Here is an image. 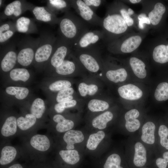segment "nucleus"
Here are the masks:
<instances>
[{
	"mask_svg": "<svg viewBox=\"0 0 168 168\" xmlns=\"http://www.w3.org/2000/svg\"><path fill=\"white\" fill-rule=\"evenodd\" d=\"M71 7L90 26H101L102 18L98 16L83 0H69Z\"/></svg>",
	"mask_w": 168,
	"mask_h": 168,
	"instance_id": "nucleus-14",
	"label": "nucleus"
},
{
	"mask_svg": "<svg viewBox=\"0 0 168 168\" xmlns=\"http://www.w3.org/2000/svg\"><path fill=\"white\" fill-rule=\"evenodd\" d=\"M155 99L158 101L168 100V83L162 82L157 86L154 93Z\"/></svg>",
	"mask_w": 168,
	"mask_h": 168,
	"instance_id": "nucleus-46",
	"label": "nucleus"
},
{
	"mask_svg": "<svg viewBox=\"0 0 168 168\" xmlns=\"http://www.w3.org/2000/svg\"><path fill=\"white\" fill-rule=\"evenodd\" d=\"M17 120L13 116L8 117L4 123L1 130L2 135L9 137L15 134L17 130Z\"/></svg>",
	"mask_w": 168,
	"mask_h": 168,
	"instance_id": "nucleus-36",
	"label": "nucleus"
},
{
	"mask_svg": "<svg viewBox=\"0 0 168 168\" xmlns=\"http://www.w3.org/2000/svg\"><path fill=\"white\" fill-rule=\"evenodd\" d=\"M79 98L76 90L72 87L62 90L58 92L56 96L57 103Z\"/></svg>",
	"mask_w": 168,
	"mask_h": 168,
	"instance_id": "nucleus-38",
	"label": "nucleus"
},
{
	"mask_svg": "<svg viewBox=\"0 0 168 168\" xmlns=\"http://www.w3.org/2000/svg\"><path fill=\"white\" fill-rule=\"evenodd\" d=\"M102 168H129L125 155L113 153L110 155L103 163Z\"/></svg>",
	"mask_w": 168,
	"mask_h": 168,
	"instance_id": "nucleus-23",
	"label": "nucleus"
},
{
	"mask_svg": "<svg viewBox=\"0 0 168 168\" xmlns=\"http://www.w3.org/2000/svg\"><path fill=\"white\" fill-rule=\"evenodd\" d=\"M47 7L55 14L65 13L71 7L69 0H49L47 1Z\"/></svg>",
	"mask_w": 168,
	"mask_h": 168,
	"instance_id": "nucleus-33",
	"label": "nucleus"
},
{
	"mask_svg": "<svg viewBox=\"0 0 168 168\" xmlns=\"http://www.w3.org/2000/svg\"><path fill=\"white\" fill-rule=\"evenodd\" d=\"M40 37L34 39L26 37L22 39L18 44V51L17 62L22 66L30 65L34 60L36 50L40 42Z\"/></svg>",
	"mask_w": 168,
	"mask_h": 168,
	"instance_id": "nucleus-8",
	"label": "nucleus"
},
{
	"mask_svg": "<svg viewBox=\"0 0 168 168\" xmlns=\"http://www.w3.org/2000/svg\"><path fill=\"white\" fill-rule=\"evenodd\" d=\"M7 168H24V167L21 164L16 163L11 165Z\"/></svg>",
	"mask_w": 168,
	"mask_h": 168,
	"instance_id": "nucleus-48",
	"label": "nucleus"
},
{
	"mask_svg": "<svg viewBox=\"0 0 168 168\" xmlns=\"http://www.w3.org/2000/svg\"><path fill=\"white\" fill-rule=\"evenodd\" d=\"M123 119L124 132L129 136L137 133L145 120L142 112L137 108L126 111L123 115Z\"/></svg>",
	"mask_w": 168,
	"mask_h": 168,
	"instance_id": "nucleus-13",
	"label": "nucleus"
},
{
	"mask_svg": "<svg viewBox=\"0 0 168 168\" xmlns=\"http://www.w3.org/2000/svg\"><path fill=\"white\" fill-rule=\"evenodd\" d=\"M54 122L57 123L56 126L57 131L60 133L67 132L73 128L74 123L72 120L66 119L60 114H56L53 117Z\"/></svg>",
	"mask_w": 168,
	"mask_h": 168,
	"instance_id": "nucleus-31",
	"label": "nucleus"
},
{
	"mask_svg": "<svg viewBox=\"0 0 168 168\" xmlns=\"http://www.w3.org/2000/svg\"><path fill=\"white\" fill-rule=\"evenodd\" d=\"M114 111L109 109L94 117L91 120V124L95 128L104 129L109 123L114 120Z\"/></svg>",
	"mask_w": 168,
	"mask_h": 168,
	"instance_id": "nucleus-22",
	"label": "nucleus"
},
{
	"mask_svg": "<svg viewBox=\"0 0 168 168\" xmlns=\"http://www.w3.org/2000/svg\"><path fill=\"white\" fill-rule=\"evenodd\" d=\"M34 6L26 1L16 0L7 4L1 15V18H16L20 16L24 12L31 11Z\"/></svg>",
	"mask_w": 168,
	"mask_h": 168,
	"instance_id": "nucleus-16",
	"label": "nucleus"
},
{
	"mask_svg": "<svg viewBox=\"0 0 168 168\" xmlns=\"http://www.w3.org/2000/svg\"><path fill=\"white\" fill-rule=\"evenodd\" d=\"M77 79L76 91L79 97L85 100L106 94V84L100 79L88 75Z\"/></svg>",
	"mask_w": 168,
	"mask_h": 168,
	"instance_id": "nucleus-5",
	"label": "nucleus"
},
{
	"mask_svg": "<svg viewBox=\"0 0 168 168\" xmlns=\"http://www.w3.org/2000/svg\"><path fill=\"white\" fill-rule=\"evenodd\" d=\"M39 37L40 42L34 58L35 62L38 64L44 63L49 60L57 40V37L49 32L42 33Z\"/></svg>",
	"mask_w": 168,
	"mask_h": 168,
	"instance_id": "nucleus-9",
	"label": "nucleus"
},
{
	"mask_svg": "<svg viewBox=\"0 0 168 168\" xmlns=\"http://www.w3.org/2000/svg\"><path fill=\"white\" fill-rule=\"evenodd\" d=\"M105 136V133L102 131H99L96 133L91 134L87 141V148L91 150H95Z\"/></svg>",
	"mask_w": 168,
	"mask_h": 168,
	"instance_id": "nucleus-41",
	"label": "nucleus"
},
{
	"mask_svg": "<svg viewBox=\"0 0 168 168\" xmlns=\"http://www.w3.org/2000/svg\"><path fill=\"white\" fill-rule=\"evenodd\" d=\"M129 2L132 4H136L139 3L142 1L141 0H129Z\"/></svg>",
	"mask_w": 168,
	"mask_h": 168,
	"instance_id": "nucleus-49",
	"label": "nucleus"
},
{
	"mask_svg": "<svg viewBox=\"0 0 168 168\" xmlns=\"http://www.w3.org/2000/svg\"><path fill=\"white\" fill-rule=\"evenodd\" d=\"M15 24L16 31L21 33L29 34L34 33L37 30L34 21L27 17H19L17 19Z\"/></svg>",
	"mask_w": 168,
	"mask_h": 168,
	"instance_id": "nucleus-26",
	"label": "nucleus"
},
{
	"mask_svg": "<svg viewBox=\"0 0 168 168\" xmlns=\"http://www.w3.org/2000/svg\"><path fill=\"white\" fill-rule=\"evenodd\" d=\"M45 108L44 100L40 98H37L34 100L32 104L30 112L36 118L40 119L44 113Z\"/></svg>",
	"mask_w": 168,
	"mask_h": 168,
	"instance_id": "nucleus-44",
	"label": "nucleus"
},
{
	"mask_svg": "<svg viewBox=\"0 0 168 168\" xmlns=\"http://www.w3.org/2000/svg\"><path fill=\"white\" fill-rule=\"evenodd\" d=\"M112 4L119 13L123 17L128 26H132L134 24V20L128 12V8L122 2L119 1H114Z\"/></svg>",
	"mask_w": 168,
	"mask_h": 168,
	"instance_id": "nucleus-40",
	"label": "nucleus"
},
{
	"mask_svg": "<svg viewBox=\"0 0 168 168\" xmlns=\"http://www.w3.org/2000/svg\"><path fill=\"white\" fill-rule=\"evenodd\" d=\"M101 27L104 33V42L107 44L124 35L129 27L112 3L107 6Z\"/></svg>",
	"mask_w": 168,
	"mask_h": 168,
	"instance_id": "nucleus-3",
	"label": "nucleus"
},
{
	"mask_svg": "<svg viewBox=\"0 0 168 168\" xmlns=\"http://www.w3.org/2000/svg\"><path fill=\"white\" fill-rule=\"evenodd\" d=\"M73 45L57 37L53 52L49 59L50 65L54 69L60 66L73 50Z\"/></svg>",
	"mask_w": 168,
	"mask_h": 168,
	"instance_id": "nucleus-15",
	"label": "nucleus"
},
{
	"mask_svg": "<svg viewBox=\"0 0 168 168\" xmlns=\"http://www.w3.org/2000/svg\"><path fill=\"white\" fill-rule=\"evenodd\" d=\"M154 61L159 63L168 62V44H160L154 47L152 52Z\"/></svg>",
	"mask_w": 168,
	"mask_h": 168,
	"instance_id": "nucleus-28",
	"label": "nucleus"
},
{
	"mask_svg": "<svg viewBox=\"0 0 168 168\" xmlns=\"http://www.w3.org/2000/svg\"><path fill=\"white\" fill-rule=\"evenodd\" d=\"M59 154L63 162L69 166L76 165L80 161V155L75 150H62L59 152Z\"/></svg>",
	"mask_w": 168,
	"mask_h": 168,
	"instance_id": "nucleus-29",
	"label": "nucleus"
},
{
	"mask_svg": "<svg viewBox=\"0 0 168 168\" xmlns=\"http://www.w3.org/2000/svg\"><path fill=\"white\" fill-rule=\"evenodd\" d=\"M104 81L106 85H121L127 79L128 72L125 68L112 62L111 57L103 58Z\"/></svg>",
	"mask_w": 168,
	"mask_h": 168,
	"instance_id": "nucleus-6",
	"label": "nucleus"
},
{
	"mask_svg": "<svg viewBox=\"0 0 168 168\" xmlns=\"http://www.w3.org/2000/svg\"><path fill=\"white\" fill-rule=\"evenodd\" d=\"M166 11V7L162 3L158 2L155 4L153 8L148 12L147 17L150 24L154 26L159 24Z\"/></svg>",
	"mask_w": 168,
	"mask_h": 168,
	"instance_id": "nucleus-24",
	"label": "nucleus"
},
{
	"mask_svg": "<svg viewBox=\"0 0 168 168\" xmlns=\"http://www.w3.org/2000/svg\"><path fill=\"white\" fill-rule=\"evenodd\" d=\"M86 101L78 98L70 100L57 103L54 106L55 111L58 113L63 112L67 109L81 107L85 105Z\"/></svg>",
	"mask_w": 168,
	"mask_h": 168,
	"instance_id": "nucleus-32",
	"label": "nucleus"
},
{
	"mask_svg": "<svg viewBox=\"0 0 168 168\" xmlns=\"http://www.w3.org/2000/svg\"><path fill=\"white\" fill-rule=\"evenodd\" d=\"M149 168H168V151L163 152L155 156Z\"/></svg>",
	"mask_w": 168,
	"mask_h": 168,
	"instance_id": "nucleus-39",
	"label": "nucleus"
},
{
	"mask_svg": "<svg viewBox=\"0 0 168 168\" xmlns=\"http://www.w3.org/2000/svg\"><path fill=\"white\" fill-rule=\"evenodd\" d=\"M17 31L15 24L8 22L2 24L0 26V43L2 44L9 40Z\"/></svg>",
	"mask_w": 168,
	"mask_h": 168,
	"instance_id": "nucleus-34",
	"label": "nucleus"
},
{
	"mask_svg": "<svg viewBox=\"0 0 168 168\" xmlns=\"http://www.w3.org/2000/svg\"><path fill=\"white\" fill-rule=\"evenodd\" d=\"M77 80L73 78L58 79L50 84L49 89L52 91L58 92L63 89L72 87L73 85L76 83Z\"/></svg>",
	"mask_w": 168,
	"mask_h": 168,
	"instance_id": "nucleus-37",
	"label": "nucleus"
},
{
	"mask_svg": "<svg viewBox=\"0 0 168 168\" xmlns=\"http://www.w3.org/2000/svg\"><path fill=\"white\" fill-rule=\"evenodd\" d=\"M117 92L121 99L130 101L139 100L143 95V91L139 87L131 83L119 86Z\"/></svg>",
	"mask_w": 168,
	"mask_h": 168,
	"instance_id": "nucleus-19",
	"label": "nucleus"
},
{
	"mask_svg": "<svg viewBox=\"0 0 168 168\" xmlns=\"http://www.w3.org/2000/svg\"><path fill=\"white\" fill-rule=\"evenodd\" d=\"M16 151L13 147L6 146L3 148L1 152L0 158V164L1 166L8 165L15 159Z\"/></svg>",
	"mask_w": 168,
	"mask_h": 168,
	"instance_id": "nucleus-35",
	"label": "nucleus"
},
{
	"mask_svg": "<svg viewBox=\"0 0 168 168\" xmlns=\"http://www.w3.org/2000/svg\"><path fill=\"white\" fill-rule=\"evenodd\" d=\"M156 146L160 153L168 151V124L158 122Z\"/></svg>",
	"mask_w": 168,
	"mask_h": 168,
	"instance_id": "nucleus-21",
	"label": "nucleus"
},
{
	"mask_svg": "<svg viewBox=\"0 0 168 168\" xmlns=\"http://www.w3.org/2000/svg\"><path fill=\"white\" fill-rule=\"evenodd\" d=\"M58 24V37L72 45L83 34L90 30V26L69 10L59 18Z\"/></svg>",
	"mask_w": 168,
	"mask_h": 168,
	"instance_id": "nucleus-2",
	"label": "nucleus"
},
{
	"mask_svg": "<svg viewBox=\"0 0 168 168\" xmlns=\"http://www.w3.org/2000/svg\"><path fill=\"white\" fill-rule=\"evenodd\" d=\"M36 118L31 114H27L25 117L21 116L18 118L17 125L22 130H27L35 124L36 122Z\"/></svg>",
	"mask_w": 168,
	"mask_h": 168,
	"instance_id": "nucleus-42",
	"label": "nucleus"
},
{
	"mask_svg": "<svg viewBox=\"0 0 168 168\" xmlns=\"http://www.w3.org/2000/svg\"><path fill=\"white\" fill-rule=\"evenodd\" d=\"M2 0H0V6L1 7L2 4Z\"/></svg>",
	"mask_w": 168,
	"mask_h": 168,
	"instance_id": "nucleus-50",
	"label": "nucleus"
},
{
	"mask_svg": "<svg viewBox=\"0 0 168 168\" xmlns=\"http://www.w3.org/2000/svg\"><path fill=\"white\" fill-rule=\"evenodd\" d=\"M142 40V37L138 35L119 38L108 44L107 49L109 52L113 54L130 53L138 48Z\"/></svg>",
	"mask_w": 168,
	"mask_h": 168,
	"instance_id": "nucleus-11",
	"label": "nucleus"
},
{
	"mask_svg": "<svg viewBox=\"0 0 168 168\" xmlns=\"http://www.w3.org/2000/svg\"><path fill=\"white\" fill-rule=\"evenodd\" d=\"M31 11L38 21L51 25L58 24L59 18L47 6H34Z\"/></svg>",
	"mask_w": 168,
	"mask_h": 168,
	"instance_id": "nucleus-20",
	"label": "nucleus"
},
{
	"mask_svg": "<svg viewBox=\"0 0 168 168\" xmlns=\"http://www.w3.org/2000/svg\"><path fill=\"white\" fill-rule=\"evenodd\" d=\"M158 122L145 119L137 134L140 140L149 149L154 157L159 154L156 146Z\"/></svg>",
	"mask_w": 168,
	"mask_h": 168,
	"instance_id": "nucleus-7",
	"label": "nucleus"
},
{
	"mask_svg": "<svg viewBox=\"0 0 168 168\" xmlns=\"http://www.w3.org/2000/svg\"><path fill=\"white\" fill-rule=\"evenodd\" d=\"M104 35L102 30H90L83 34L73 44V51L85 50L98 47L101 41L104 42Z\"/></svg>",
	"mask_w": 168,
	"mask_h": 168,
	"instance_id": "nucleus-12",
	"label": "nucleus"
},
{
	"mask_svg": "<svg viewBox=\"0 0 168 168\" xmlns=\"http://www.w3.org/2000/svg\"><path fill=\"white\" fill-rule=\"evenodd\" d=\"M85 3L96 12L97 9L105 1L102 0H83Z\"/></svg>",
	"mask_w": 168,
	"mask_h": 168,
	"instance_id": "nucleus-47",
	"label": "nucleus"
},
{
	"mask_svg": "<svg viewBox=\"0 0 168 168\" xmlns=\"http://www.w3.org/2000/svg\"><path fill=\"white\" fill-rule=\"evenodd\" d=\"M2 49L4 52L1 62V67L2 71L8 72L12 70L17 62V54L16 46L14 43L8 44Z\"/></svg>",
	"mask_w": 168,
	"mask_h": 168,
	"instance_id": "nucleus-17",
	"label": "nucleus"
},
{
	"mask_svg": "<svg viewBox=\"0 0 168 168\" xmlns=\"http://www.w3.org/2000/svg\"><path fill=\"white\" fill-rule=\"evenodd\" d=\"M129 63L133 73L137 77L143 79L146 77V65L143 61L137 57H132L129 59Z\"/></svg>",
	"mask_w": 168,
	"mask_h": 168,
	"instance_id": "nucleus-25",
	"label": "nucleus"
},
{
	"mask_svg": "<svg viewBox=\"0 0 168 168\" xmlns=\"http://www.w3.org/2000/svg\"><path fill=\"white\" fill-rule=\"evenodd\" d=\"M73 52L88 75L104 82L103 58L99 47Z\"/></svg>",
	"mask_w": 168,
	"mask_h": 168,
	"instance_id": "nucleus-4",
	"label": "nucleus"
},
{
	"mask_svg": "<svg viewBox=\"0 0 168 168\" xmlns=\"http://www.w3.org/2000/svg\"><path fill=\"white\" fill-rule=\"evenodd\" d=\"M149 168L148 167H144V168Z\"/></svg>",
	"mask_w": 168,
	"mask_h": 168,
	"instance_id": "nucleus-51",
	"label": "nucleus"
},
{
	"mask_svg": "<svg viewBox=\"0 0 168 168\" xmlns=\"http://www.w3.org/2000/svg\"><path fill=\"white\" fill-rule=\"evenodd\" d=\"M84 136L82 131L77 130H70L66 132L64 135L63 139L67 145V150L73 149L74 144L82 142Z\"/></svg>",
	"mask_w": 168,
	"mask_h": 168,
	"instance_id": "nucleus-27",
	"label": "nucleus"
},
{
	"mask_svg": "<svg viewBox=\"0 0 168 168\" xmlns=\"http://www.w3.org/2000/svg\"><path fill=\"white\" fill-rule=\"evenodd\" d=\"M11 78L14 81H27L30 77L28 70L25 68H15L11 70L10 72Z\"/></svg>",
	"mask_w": 168,
	"mask_h": 168,
	"instance_id": "nucleus-43",
	"label": "nucleus"
},
{
	"mask_svg": "<svg viewBox=\"0 0 168 168\" xmlns=\"http://www.w3.org/2000/svg\"><path fill=\"white\" fill-rule=\"evenodd\" d=\"M68 58V59H66L60 66L54 69L56 74L61 76L79 78L88 75L74 55L73 50Z\"/></svg>",
	"mask_w": 168,
	"mask_h": 168,
	"instance_id": "nucleus-10",
	"label": "nucleus"
},
{
	"mask_svg": "<svg viewBox=\"0 0 168 168\" xmlns=\"http://www.w3.org/2000/svg\"><path fill=\"white\" fill-rule=\"evenodd\" d=\"M5 91L7 94L14 96L18 100L25 98L29 93V90L27 88L21 87L9 86L6 88Z\"/></svg>",
	"mask_w": 168,
	"mask_h": 168,
	"instance_id": "nucleus-45",
	"label": "nucleus"
},
{
	"mask_svg": "<svg viewBox=\"0 0 168 168\" xmlns=\"http://www.w3.org/2000/svg\"><path fill=\"white\" fill-rule=\"evenodd\" d=\"M113 102V100L105 94L87 100L85 105L91 112H103L112 107Z\"/></svg>",
	"mask_w": 168,
	"mask_h": 168,
	"instance_id": "nucleus-18",
	"label": "nucleus"
},
{
	"mask_svg": "<svg viewBox=\"0 0 168 168\" xmlns=\"http://www.w3.org/2000/svg\"><path fill=\"white\" fill-rule=\"evenodd\" d=\"M124 155L129 168L148 167L154 157L137 133L129 136Z\"/></svg>",
	"mask_w": 168,
	"mask_h": 168,
	"instance_id": "nucleus-1",
	"label": "nucleus"
},
{
	"mask_svg": "<svg viewBox=\"0 0 168 168\" xmlns=\"http://www.w3.org/2000/svg\"><path fill=\"white\" fill-rule=\"evenodd\" d=\"M30 143L34 148L42 152L47 150L50 146V141L48 137L41 134L33 136L30 139Z\"/></svg>",
	"mask_w": 168,
	"mask_h": 168,
	"instance_id": "nucleus-30",
	"label": "nucleus"
}]
</instances>
